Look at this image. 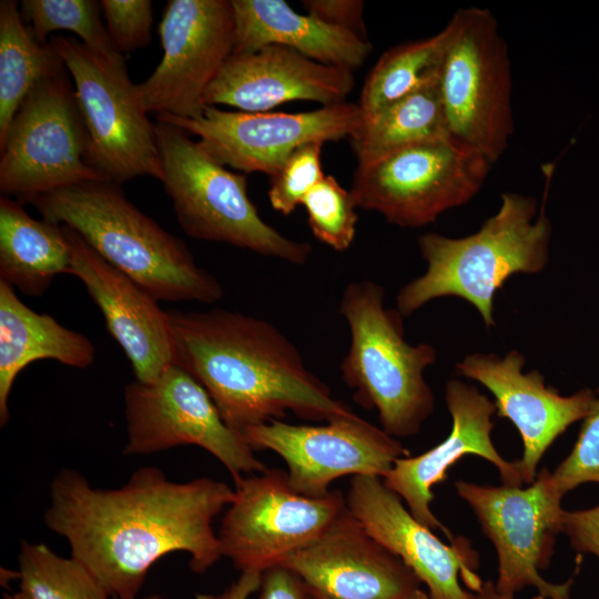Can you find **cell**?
Returning <instances> with one entry per match:
<instances>
[{"instance_id":"15","label":"cell","mask_w":599,"mask_h":599,"mask_svg":"<svg viewBox=\"0 0 599 599\" xmlns=\"http://www.w3.org/2000/svg\"><path fill=\"white\" fill-rule=\"evenodd\" d=\"M363 118L358 103L348 102L300 113L231 112L207 105L197 119L156 115L158 121L197 135L221 164L270 176L304 144L351 138Z\"/></svg>"},{"instance_id":"22","label":"cell","mask_w":599,"mask_h":599,"mask_svg":"<svg viewBox=\"0 0 599 599\" xmlns=\"http://www.w3.org/2000/svg\"><path fill=\"white\" fill-rule=\"evenodd\" d=\"M354 84L349 70L273 44L232 54L207 89L204 103L225 104L243 112H268L296 100L332 105L346 102Z\"/></svg>"},{"instance_id":"8","label":"cell","mask_w":599,"mask_h":599,"mask_svg":"<svg viewBox=\"0 0 599 599\" xmlns=\"http://www.w3.org/2000/svg\"><path fill=\"white\" fill-rule=\"evenodd\" d=\"M49 42L73 80L90 164L108 182L119 185L142 175L161 182L154 123L148 118L122 54H101L62 35Z\"/></svg>"},{"instance_id":"6","label":"cell","mask_w":599,"mask_h":599,"mask_svg":"<svg viewBox=\"0 0 599 599\" xmlns=\"http://www.w3.org/2000/svg\"><path fill=\"white\" fill-rule=\"evenodd\" d=\"M154 130L161 182L185 234L296 265L307 263L311 244L288 238L260 216L244 174L227 170L174 124L156 120Z\"/></svg>"},{"instance_id":"37","label":"cell","mask_w":599,"mask_h":599,"mask_svg":"<svg viewBox=\"0 0 599 599\" xmlns=\"http://www.w3.org/2000/svg\"><path fill=\"white\" fill-rule=\"evenodd\" d=\"M258 599H309V588L303 579L284 566L262 572Z\"/></svg>"},{"instance_id":"3","label":"cell","mask_w":599,"mask_h":599,"mask_svg":"<svg viewBox=\"0 0 599 599\" xmlns=\"http://www.w3.org/2000/svg\"><path fill=\"white\" fill-rule=\"evenodd\" d=\"M540 213L536 197L501 194L496 214L468 236L453 238L425 233L417 240L427 270L397 294L396 309L408 317L428 302L455 296L470 303L487 328L496 325L494 298L516 274L540 273L549 261L550 219L545 212L554 165H546Z\"/></svg>"},{"instance_id":"28","label":"cell","mask_w":599,"mask_h":599,"mask_svg":"<svg viewBox=\"0 0 599 599\" xmlns=\"http://www.w3.org/2000/svg\"><path fill=\"white\" fill-rule=\"evenodd\" d=\"M451 35L449 23L433 37L385 51L369 72L358 105L370 115L394 102L439 82Z\"/></svg>"},{"instance_id":"5","label":"cell","mask_w":599,"mask_h":599,"mask_svg":"<svg viewBox=\"0 0 599 599\" xmlns=\"http://www.w3.org/2000/svg\"><path fill=\"white\" fill-rule=\"evenodd\" d=\"M383 286L370 280L349 282L339 313L349 328V347L339 370L353 399L375 409L383 430L393 437L416 435L435 408L424 377L437 353L427 343L405 341L403 316L384 306Z\"/></svg>"},{"instance_id":"7","label":"cell","mask_w":599,"mask_h":599,"mask_svg":"<svg viewBox=\"0 0 599 599\" xmlns=\"http://www.w3.org/2000/svg\"><path fill=\"white\" fill-rule=\"evenodd\" d=\"M448 23L451 35L439 77L447 132L493 164L514 133L507 44L487 9H460Z\"/></svg>"},{"instance_id":"25","label":"cell","mask_w":599,"mask_h":599,"mask_svg":"<svg viewBox=\"0 0 599 599\" xmlns=\"http://www.w3.org/2000/svg\"><path fill=\"white\" fill-rule=\"evenodd\" d=\"M71 250L63 226L28 214L22 203L0 199V281L41 296L54 277L69 273Z\"/></svg>"},{"instance_id":"10","label":"cell","mask_w":599,"mask_h":599,"mask_svg":"<svg viewBox=\"0 0 599 599\" xmlns=\"http://www.w3.org/2000/svg\"><path fill=\"white\" fill-rule=\"evenodd\" d=\"M62 69L40 80L0 142V191L30 203L45 192L106 181L89 162V141L74 85Z\"/></svg>"},{"instance_id":"1","label":"cell","mask_w":599,"mask_h":599,"mask_svg":"<svg viewBox=\"0 0 599 599\" xmlns=\"http://www.w3.org/2000/svg\"><path fill=\"white\" fill-rule=\"evenodd\" d=\"M233 499L223 481L175 483L158 467H141L112 489L62 469L50 484L43 518L112 599H136L151 567L171 552H186L199 575L223 557L213 520Z\"/></svg>"},{"instance_id":"34","label":"cell","mask_w":599,"mask_h":599,"mask_svg":"<svg viewBox=\"0 0 599 599\" xmlns=\"http://www.w3.org/2000/svg\"><path fill=\"white\" fill-rule=\"evenodd\" d=\"M99 3L106 21L108 34L119 53L132 52L150 42V0H102Z\"/></svg>"},{"instance_id":"17","label":"cell","mask_w":599,"mask_h":599,"mask_svg":"<svg viewBox=\"0 0 599 599\" xmlns=\"http://www.w3.org/2000/svg\"><path fill=\"white\" fill-rule=\"evenodd\" d=\"M345 499L366 532L415 572L432 599H471V591L481 586L478 556L470 542L459 537L444 544L380 477L353 476Z\"/></svg>"},{"instance_id":"40","label":"cell","mask_w":599,"mask_h":599,"mask_svg":"<svg viewBox=\"0 0 599 599\" xmlns=\"http://www.w3.org/2000/svg\"><path fill=\"white\" fill-rule=\"evenodd\" d=\"M405 599H432V598H430L429 593H427V592H425V591H423V590H420L418 588Z\"/></svg>"},{"instance_id":"36","label":"cell","mask_w":599,"mask_h":599,"mask_svg":"<svg viewBox=\"0 0 599 599\" xmlns=\"http://www.w3.org/2000/svg\"><path fill=\"white\" fill-rule=\"evenodd\" d=\"M562 534L576 551L599 559V505L581 510H564Z\"/></svg>"},{"instance_id":"18","label":"cell","mask_w":599,"mask_h":599,"mask_svg":"<svg viewBox=\"0 0 599 599\" xmlns=\"http://www.w3.org/2000/svg\"><path fill=\"white\" fill-rule=\"evenodd\" d=\"M525 356L511 349L504 357L473 353L456 364L463 377L477 380L494 396L499 417L509 419L522 440L519 460L524 484L536 479L537 467L547 449L576 422L591 410L596 392L582 388L570 396L546 386L537 369L524 373Z\"/></svg>"},{"instance_id":"11","label":"cell","mask_w":599,"mask_h":599,"mask_svg":"<svg viewBox=\"0 0 599 599\" xmlns=\"http://www.w3.org/2000/svg\"><path fill=\"white\" fill-rule=\"evenodd\" d=\"M234 485V499L217 537L223 557L241 572H263L281 565L317 539L346 509L339 491L303 495L278 468L243 476Z\"/></svg>"},{"instance_id":"24","label":"cell","mask_w":599,"mask_h":599,"mask_svg":"<svg viewBox=\"0 0 599 599\" xmlns=\"http://www.w3.org/2000/svg\"><path fill=\"white\" fill-rule=\"evenodd\" d=\"M53 359L87 368L95 359V347L83 334L51 315L27 306L13 287L0 281V425L9 418V396L19 373L29 364Z\"/></svg>"},{"instance_id":"13","label":"cell","mask_w":599,"mask_h":599,"mask_svg":"<svg viewBox=\"0 0 599 599\" xmlns=\"http://www.w3.org/2000/svg\"><path fill=\"white\" fill-rule=\"evenodd\" d=\"M455 488L496 549L499 591L515 595L531 587L544 599H571L572 579L554 583L540 573L548 568L556 537L562 532L565 510L547 468L528 487L457 480Z\"/></svg>"},{"instance_id":"41","label":"cell","mask_w":599,"mask_h":599,"mask_svg":"<svg viewBox=\"0 0 599 599\" xmlns=\"http://www.w3.org/2000/svg\"><path fill=\"white\" fill-rule=\"evenodd\" d=\"M3 599H29V597L26 593L19 591V592L13 593V595H8L7 593V595H4Z\"/></svg>"},{"instance_id":"23","label":"cell","mask_w":599,"mask_h":599,"mask_svg":"<svg viewBox=\"0 0 599 599\" xmlns=\"http://www.w3.org/2000/svg\"><path fill=\"white\" fill-rule=\"evenodd\" d=\"M231 1L235 23L233 54L276 44L353 72L372 51L366 39L328 26L308 13H298L284 0Z\"/></svg>"},{"instance_id":"39","label":"cell","mask_w":599,"mask_h":599,"mask_svg":"<svg viewBox=\"0 0 599 599\" xmlns=\"http://www.w3.org/2000/svg\"><path fill=\"white\" fill-rule=\"evenodd\" d=\"M471 599H515V595L499 591L496 588L495 582L487 580L483 581L481 586L476 591H471ZM537 599L544 598L538 596Z\"/></svg>"},{"instance_id":"21","label":"cell","mask_w":599,"mask_h":599,"mask_svg":"<svg viewBox=\"0 0 599 599\" xmlns=\"http://www.w3.org/2000/svg\"><path fill=\"white\" fill-rule=\"evenodd\" d=\"M71 250L69 274L85 286L110 335L131 363L136 380L151 383L173 365L171 323L148 291L62 225Z\"/></svg>"},{"instance_id":"43","label":"cell","mask_w":599,"mask_h":599,"mask_svg":"<svg viewBox=\"0 0 599 599\" xmlns=\"http://www.w3.org/2000/svg\"><path fill=\"white\" fill-rule=\"evenodd\" d=\"M145 599H164V598L162 596H160V595H151Z\"/></svg>"},{"instance_id":"30","label":"cell","mask_w":599,"mask_h":599,"mask_svg":"<svg viewBox=\"0 0 599 599\" xmlns=\"http://www.w3.org/2000/svg\"><path fill=\"white\" fill-rule=\"evenodd\" d=\"M99 8L100 3L92 0H23L20 12L42 44L49 43L50 33L65 30L77 34L92 51L119 53L101 21Z\"/></svg>"},{"instance_id":"9","label":"cell","mask_w":599,"mask_h":599,"mask_svg":"<svg viewBox=\"0 0 599 599\" xmlns=\"http://www.w3.org/2000/svg\"><path fill=\"white\" fill-rule=\"evenodd\" d=\"M490 166L478 152L445 136L358 163L349 192L357 207L417 229L470 201Z\"/></svg>"},{"instance_id":"32","label":"cell","mask_w":599,"mask_h":599,"mask_svg":"<svg viewBox=\"0 0 599 599\" xmlns=\"http://www.w3.org/2000/svg\"><path fill=\"white\" fill-rule=\"evenodd\" d=\"M323 142L296 149L271 176L267 192L271 206L283 215L292 214L305 196L324 179L321 166Z\"/></svg>"},{"instance_id":"35","label":"cell","mask_w":599,"mask_h":599,"mask_svg":"<svg viewBox=\"0 0 599 599\" xmlns=\"http://www.w3.org/2000/svg\"><path fill=\"white\" fill-rule=\"evenodd\" d=\"M306 13L322 22L365 39L362 0H304Z\"/></svg>"},{"instance_id":"38","label":"cell","mask_w":599,"mask_h":599,"mask_svg":"<svg viewBox=\"0 0 599 599\" xmlns=\"http://www.w3.org/2000/svg\"><path fill=\"white\" fill-rule=\"evenodd\" d=\"M262 572L247 570L220 593H196L195 599H248L261 587Z\"/></svg>"},{"instance_id":"29","label":"cell","mask_w":599,"mask_h":599,"mask_svg":"<svg viewBox=\"0 0 599 599\" xmlns=\"http://www.w3.org/2000/svg\"><path fill=\"white\" fill-rule=\"evenodd\" d=\"M18 580L29 599H111L98 578L78 559L55 554L44 544L21 541Z\"/></svg>"},{"instance_id":"14","label":"cell","mask_w":599,"mask_h":599,"mask_svg":"<svg viewBox=\"0 0 599 599\" xmlns=\"http://www.w3.org/2000/svg\"><path fill=\"white\" fill-rule=\"evenodd\" d=\"M231 0H170L159 24L163 55L138 92L156 115L197 119L207 89L234 50Z\"/></svg>"},{"instance_id":"4","label":"cell","mask_w":599,"mask_h":599,"mask_svg":"<svg viewBox=\"0 0 599 599\" xmlns=\"http://www.w3.org/2000/svg\"><path fill=\"white\" fill-rule=\"evenodd\" d=\"M30 203L42 219L74 230L158 301L211 304L223 296L220 281L196 264L185 242L141 212L119 184L82 182Z\"/></svg>"},{"instance_id":"2","label":"cell","mask_w":599,"mask_h":599,"mask_svg":"<svg viewBox=\"0 0 599 599\" xmlns=\"http://www.w3.org/2000/svg\"><path fill=\"white\" fill-rule=\"evenodd\" d=\"M167 313L173 364L206 389L231 428L243 433L287 412L325 423L356 415L267 321L224 308Z\"/></svg>"},{"instance_id":"12","label":"cell","mask_w":599,"mask_h":599,"mask_svg":"<svg viewBox=\"0 0 599 599\" xmlns=\"http://www.w3.org/2000/svg\"><path fill=\"white\" fill-rule=\"evenodd\" d=\"M124 405L125 455L195 445L221 461L234 481L266 469L244 434L223 420L206 389L174 364L151 383L126 385Z\"/></svg>"},{"instance_id":"19","label":"cell","mask_w":599,"mask_h":599,"mask_svg":"<svg viewBox=\"0 0 599 599\" xmlns=\"http://www.w3.org/2000/svg\"><path fill=\"white\" fill-rule=\"evenodd\" d=\"M445 400L451 417L448 436L420 455L398 458L383 481L404 499L419 522L443 530L451 541L455 537L430 509L432 488L446 480L448 469L461 457L475 455L488 460L498 469L504 485L521 486L524 480L519 460L508 461L493 444L494 402L475 386L456 378L446 383Z\"/></svg>"},{"instance_id":"42","label":"cell","mask_w":599,"mask_h":599,"mask_svg":"<svg viewBox=\"0 0 599 599\" xmlns=\"http://www.w3.org/2000/svg\"><path fill=\"white\" fill-rule=\"evenodd\" d=\"M309 588V587H308ZM309 599H327L326 597H324L323 595L316 592L315 590H313L312 588H309Z\"/></svg>"},{"instance_id":"20","label":"cell","mask_w":599,"mask_h":599,"mask_svg":"<svg viewBox=\"0 0 599 599\" xmlns=\"http://www.w3.org/2000/svg\"><path fill=\"white\" fill-rule=\"evenodd\" d=\"M327 599H405L420 580L346 509L282 564Z\"/></svg>"},{"instance_id":"27","label":"cell","mask_w":599,"mask_h":599,"mask_svg":"<svg viewBox=\"0 0 599 599\" xmlns=\"http://www.w3.org/2000/svg\"><path fill=\"white\" fill-rule=\"evenodd\" d=\"M49 43H40L22 19L17 1L0 2V142L33 87L62 69Z\"/></svg>"},{"instance_id":"31","label":"cell","mask_w":599,"mask_h":599,"mask_svg":"<svg viewBox=\"0 0 599 599\" xmlns=\"http://www.w3.org/2000/svg\"><path fill=\"white\" fill-rule=\"evenodd\" d=\"M302 205L314 236L335 251H346L356 234L358 215L349 191L333 175L324 179L305 196Z\"/></svg>"},{"instance_id":"16","label":"cell","mask_w":599,"mask_h":599,"mask_svg":"<svg viewBox=\"0 0 599 599\" xmlns=\"http://www.w3.org/2000/svg\"><path fill=\"white\" fill-rule=\"evenodd\" d=\"M254 450L268 449L287 466L292 487L324 496L344 476L384 477L408 450L393 436L357 414L324 425H293L273 419L243 432Z\"/></svg>"},{"instance_id":"33","label":"cell","mask_w":599,"mask_h":599,"mask_svg":"<svg viewBox=\"0 0 599 599\" xmlns=\"http://www.w3.org/2000/svg\"><path fill=\"white\" fill-rule=\"evenodd\" d=\"M582 420L571 451L550 473L551 485L561 497L581 484H599V388L591 410Z\"/></svg>"},{"instance_id":"26","label":"cell","mask_w":599,"mask_h":599,"mask_svg":"<svg viewBox=\"0 0 599 599\" xmlns=\"http://www.w3.org/2000/svg\"><path fill=\"white\" fill-rule=\"evenodd\" d=\"M445 136L449 135L436 82L364 115L349 139L358 163H363L403 146Z\"/></svg>"}]
</instances>
